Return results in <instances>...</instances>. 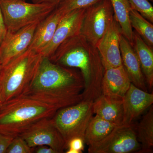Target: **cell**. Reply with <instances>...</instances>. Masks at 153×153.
Segmentation results:
<instances>
[{
    "mask_svg": "<svg viewBox=\"0 0 153 153\" xmlns=\"http://www.w3.org/2000/svg\"><path fill=\"white\" fill-rule=\"evenodd\" d=\"M84 88L80 72L42 56L36 75L23 95L59 110L81 101Z\"/></svg>",
    "mask_w": 153,
    "mask_h": 153,
    "instance_id": "cell-1",
    "label": "cell"
},
{
    "mask_svg": "<svg viewBox=\"0 0 153 153\" xmlns=\"http://www.w3.org/2000/svg\"><path fill=\"white\" fill-rule=\"evenodd\" d=\"M49 59L60 66L80 70L84 81L82 100L94 101L102 94L105 68L100 54L82 34L63 41Z\"/></svg>",
    "mask_w": 153,
    "mask_h": 153,
    "instance_id": "cell-2",
    "label": "cell"
},
{
    "mask_svg": "<svg viewBox=\"0 0 153 153\" xmlns=\"http://www.w3.org/2000/svg\"><path fill=\"white\" fill-rule=\"evenodd\" d=\"M58 110L24 95L4 102L0 105V132L19 135L38 121L52 117Z\"/></svg>",
    "mask_w": 153,
    "mask_h": 153,
    "instance_id": "cell-3",
    "label": "cell"
},
{
    "mask_svg": "<svg viewBox=\"0 0 153 153\" xmlns=\"http://www.w3.org/2000/svg\"><path fill=\"white\" fill-rule=\"evenodd\" d=\"M42 57L39 52L28 49L3 66L0 72L3 102L24 94L36 75Z\"/></svg>",
    "mask_w": 153,
    "mask_h": 153,
    "instance_id": "cell-4",
    "label": "cell"
},
{
    "mask_svg": "<svg viewBox=\"0 0 153 153\" xmlns=\"http://www.w3.org/2000/svg\"><path fill=\"white\" fill-rule=\"evenodd\" d=\"M53 4L27 3L25 0H0V7L7 31L38 24L56 8Z\"/></svg>",
    "mask_w": 153,
    "mask_h": 153,
    "instance_id": "cell-5",
    "label": "cell"
},
{
    "mask_svg": "<svg viewBox=\"0 0 153 153\" xmlns=\"http://www.w3.org/2000/svg\"><path fill=\"white\" fill-rule=\"evenodd\" d=\"M93 102L82 100L76 104L58 110L52 117L67 149L68 143L72 139L79 137L84 140L86 128L93 116Z\"/></svg>",
    "mask_w": 153,
    "mask_h": 153,
    "instance_id": "cell-6",
    "label": "cell"
},
{
    "mask_svg": "<svg viewBox=\"0 0 153 153\" xmlns=\"http://www.w3.org/2000/svg\"><path fill=\"white\" fill-rule=\"evenodd\" d=\"M140 149L136 126L132 123L117 126L103 140L88 146V153H137Z\"/></svg>",
    "mask_w": 153,
    "mask_h": 153,
    "instance_id": "cell-7",
    "label": "cell"
},
{
    "mask_svg": "<svg viewBox=\"0 0 153 153\" xmlns=\"http://www.w3.org/2000/svg\"><path fill=\"white\" fill-rule=\"evenodd\" d=\"M110 0H101L86 9L80 34L94 47L104 36L114 17Z\"/></svg>",
    "mask_w": 153,
    "mask_h": 153,
    "instance_id": "cell-8",
    "label": "cell"
},
{
    "mask_svg": "<svg viewBox=\"0 0 153 153\" xmlns=\"http://www.w3.org/2000/svg\"><path fill=\"white\" fill-rule=\"evenodd\" d=\"M19 136L31 148L47 146L57 153L64 152L67 146L62 135L55 126L52 117L38 121Z\"/></svg>",
    "mask_w": 153,
    "mask_h": 153,
    "instance_id": "cell-9",
    "label": "cell"
},
{
    "mask_svg": "<svg viewBox=\"0 0 153 153\" xmlns=\"http://www.w3.org/2000/svg\"><path fill=\"white\" fill-rule=\"evenodd\" d=\"M38 24L28 25L15 32L7 31L0 44V57L3 66L27 50Z\"/></svg>",
    "mask_w": 153,
    "mask_h": 153,
    "instance_id": "cell-10",
    "label": "cell"
},
{
    "mask_svg": "<svg viewBox=\"0 0 153 153\" xmlns=\"http://www.w3.org/2000/svg\"><path fill=\"white\" fill-rule=\"evenodd\" d=\"M86 9H77L63 15L57 25L51 42L40 52L42 56L49 58L63 41L80 34Z\"/></svg>",
    "mask_w": 153,
    "mask_h": 153,
    "instance_id": "cell-11",
    "label": "cell"
},
{
    "mask_svg": "<svg viewBox=\"0 0 153 153\" xmlns=\"http://www.w3.org/2000/svg\"><path fill=\"white\" fill-rule=\"evenodd\" d=\"M121 30L114 15L106 32L97 46L105 68L122 65L120 47Z\"/></svg>",
    "mask_w": 153,
    "mask_h": 153,
    "instance_id": "cell-12",
    "label": "cell"
},
{
    "mask_svg": "<svg viewBox=\"0 0 153 153\" xmlns=\"http://www.w3.org/2000/svg\"><path fill=\"white\" fill-rule=\"evenodd\" d=\"M123 100V124H130L152 105L153 94L148 93L131 83Z\"/></svg>",
    "mask_w": 153,
    "mask_h": 153,
    "instance_id": "cell-13",
    "label": "cell"
},
{
    "mask_svg": "<svg viewBox=\"0 0 153 153\" xmlns=\"http://www.w3.org/2000/svg\"><path fill=\"white\" fill-rule=\"evenodd\" d=\"M120 47L122 64L131 82L136 87L147 91L146 80L136 53L122 34L120 36Z\"/></svg>",
    "mask_w": 153,
    "mask_h": 153,
    "instance_id": "cell-14",
    "label": "cell"
},
{
    "mask_svg": "<svg viewBox=\"0 0 153 153\" xmlns=\"http://www.w3.org/2000/svg\"><path fill=\"white\" fill-rule=\"evenodd\" d=\"M123 65L105 68L102 84V94L123 98L131 84Z\"/></svg>",
    "mask_w": 153,
    "mask_h": 153,
    "instance_id": "cell-15",
    "label": "cell"
},
{
    "mask_svg": "<svg viewBox=\"0 0 153 153\" xmlns=\"http://www.w3.org/2000/svg\"><path fill=\"white\" fill-rule=\"evenodd\" d=\"M63 15L56 8L38 23L28 49L40 53L47 47L52 40L57 25Z\"/></svg>",
    "mask_w": 153,
    "mask_h": 153,
    "instance_id": "cell-16",
    "label": "cell"
},
{
    "mask_svg": "<svg viewBox=\"0 0 153 153\" xmlns=\"http://www.w3.org/2000/svg\"><path fill=\"white\" fill-rule=\"evenodd\" d=\"M94 114L116 125L123 124V98L102 94L93 101Z\"/></svg>",
    "mask_w": 153,
    "mask_h": 153,
    "instance_id": "cell-17",
    "label": "cell"
},
{
    "mask_svg": "<svg viewBox=\"0 0 153 153\" xmlns=\"http://www.w3.org/2000/svg\"><path fill=\"white\" fill-rule=\"evenodd\" d=\"M133 47L139 60L146 83L152 89L153 86V51L135 31L133 32Z\"/></svg>",
    "mask_w": 153,
    "mask_h": 153,
    "instance_id": "cell-18",
    "label": "cell"
},
{
    "mask_svg": "<svg viewBox=\"0 0 153 153\" xmlns=\"http://www.w3.org/2000/svg\"><path fill=\"white\" fill-rule=\"evenodd\" d=\"M137 138L140 144L137 153H152L153 147V106L136 126Z\"/></svg>",
    "mask_w": 153,
    "mask_h": 153,
    "instance_id": "cell-19",
    "label": "cell"
},
{
    "mask_svg": "<svg viewBox=\"0 0 153 153\" xmlns=\"http://www.w3.org/2000/svg\"><path fill=\"white\" fill-rule=\"evenodd\" d=\"M117 125L95 115L88 126L84 142L88 146L98 142L107 136Z\"/></svg>",
    "mask_w": 153,
    "mask_h": 153,
    "instance_id": "cell-20",
    "label": "cell"
},
{
    "mask_svg": "<svg viewBox=\"0 0 153 153\" xmlns=\"http://www.w3.org/2000/svg\"><path fill=\"white\" fill-rule=\"evenodd\" d=\"M114 15L120 26L122 34L133 46V31L129 20L131 10L128 0H110Z\"/></svg>",
    "mask_w": 153,
    "mask_h": 153,
    "instance_id": "cell-21",
    "label": "cell"
},
{
    "mask_svg": "<svg viewBox=\"0 0 153 153\" xmlns=\"http://www.w3.org/2000/svg\"><path fill=\"white\" fill-rule=\"evenodd\" d=\"M129 20L132 28L141 37L149 47H153V25L137 11L131 10Z\"/></svg>",
    "mask_w": 153,
    "mask_h": 153,
    "instance_id": "cell-22",
    "label": "cell"
},
{
    "mask_svg": "<svg viewBox=\"0 0 153 153\" xmlns=\"http://www.w3.org/2000/svg\"><path fill=\"white\" fill-rule=\"evenodd\" d=\"M100 1L101 0H61L56 8L65 15L74 10L87 8Z\"/></svg>",
    "mask_w": 153,
    "mask_h": 153,
    "instance_id": "cell-23",
    "label": "cell"
},
{
    "mask_svg": "<svg viewBox=\"0 0 153 153\" xmlns=\"http://www.w3.org/2000/svg\"><path fill=\"white\" fill-rule=\"evenodd\" d=\"M131 10L138 12L149 22H153V7L149 0H128Z\"/></svg>",
    "mask_w": 153,
    "mask_h": 153,
    "instance_id": "cell-24",
    "label": "cell"
},
{
    "mask_svg": "<svg viewBox=\"0 0 153 153\" xmlns=\"http://www.w3.org/2000/svg\"><path fill=\"white\" fill-rule=\"evenodd\" d=\"M32 148L20 136L14 137L6 151V153H31Z\"/></svg>",
    "mask_w": 153,
    "mask_h": 153,
    "instance_id": "cell-25",
    "label": "cell"
},
{
    "mask_svg": "<svg viewBox=\"0 0 153 153\" xmlns=\"http://www.w3.org/2000/svg\"><path fill=\"white\" fill-rule=\"evenodd\" d=\"M84 140L79 137L74 138L69 141L68 144V153H81L84 150Z\"/></svg>",
    "mask_w": 153,
    "mask_h": 153,
    "instance_id": "cell-26",
    "label": "cell"
},
{
    "mask_svg": "<svg viewBox=\"0 0 153 153\" xmlns=\"http://www.w3.org/2000/svg\"><path fill=\"white\" fill-rule=\"evenodd\" d=\"M14 137L0 132V153H6L7 149Z\"/></svg>",
    "mask_w": 153,
    "mask_h": 153,
    "instance_id": "cell-27",
    "label": "cell"
},
{
    "mask_svg": "<svg viewBox=\"0 0 153 153\" xmlns=\"http://www.w3.org/2000/svg\"><path fill=\"white\" fill-rule=\"evenodd\" d=\"M33 153H57L52 148L47 146H38L36 147L32 148Z\"/></svg>",
    "mask_w": 153,
    "mask_h": 153,
    "instance_id": "cell-28",
    "label": "cell"
},
{
    "mask_svg": "<svg viewBox=\"0 0 153 153\" xmlns=\"http://www.w3.org/2000/svg\"><path fill=\"white\" fill-rule=\"evenodd\" d=\"M6 33H7V30L4 23L2 14L0 7V44L5 36Z\"/></svg>",
    "mask_w": 153,
    "mask_h": 153,
    "instance_id": "cell-29",
    "label": "cell"
},
{
    "mask_svg": "<svg viewBox=\"0 0 153 153\" xmlns=\"http://www.w3.org/2000/svg\"><path fill=\"white\" fill-rule=\"evenodd\" d=\"M32 1L33 3L35 4L47 3V4H53L57 6V7L61 0H32Z\"/></svg>",
    "mask_w": 153,
    "mask_h": 153,
    "instance_id": "cell-30",
    "label": "cell"
},
{
    "mask_svg": "<svg viewBox=\"0 0 153 153\" xmlns=\"http://www.w3.org/2000/svg\"><path fill=\"white\" fill-rule=\"evenodd\" d=\"M2 64L1 61V57H0V72H1V69L2 68Z\"/></svg>",
    "mask_w": 153,
    "mask_h": 153,
    "instance_id": "cell-31",
    "label": "cell"
},
{
    "mask_svg": "<svg viewBox=\"0 0 153 153\" xmlns=\"http://www.w3.org/2000/svg\"><path fill=\"white\" fill-rule=\"evenodd\" d=\"M2 100L1 98V88H0V105L1 104V103H2Z\"/></svg>",
    "mask_w": 153,
    "mask_h": 153,
    "instance_id": "cell-32",
    "label": "cell"
},
{
    "mask_svg": "<svg viewBox=\"0 0 153 153\" xmlns=\"http://www.w3.org/2000/svg\"><path fill=\"white\" fill-rule=\"evenodd\" d=\"M149 1H153V0H149Z\"/></svg>",
    "mask_w": 153,
    "mask_h": 153,
    "instance_id": "cell-33",
    "label": "cell"
}]
</instances>
